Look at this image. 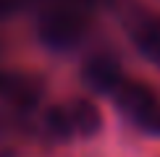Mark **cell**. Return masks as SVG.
Here are the masks:
<instances>
[{
  "instance_id": "2",
  "label": "cell",
  "mask_w": 160,
  "mask_h": 157,
  "mask_svg": "<svg viewBox=\"0 0 160 157\" xmlns=\"http://www.w3.org/2000/svg\"><path fill=\"white\" fill-rule=\"evenodd\" d=\"M48 126L58 136H89L100 128V110L89 100H71L50 110Z\"/></svg>"
},
{
  "instance_id": "6",
  "label": "cell",
  "mask_w": 160,
  "mask_h": 157,
  "mask_svg": "<svg viewBox=\"0 0 160 157\" xmlns=\"http://www.w3.org/2000/svg\"><path fill=\"white\" fill-rule=\"evenodd\" d=\"M5 94H8V100L16 105V107H29V105L37 102L39 87L32 78L16 76V78H11V81H5Z\"/></svg>"
},
{
  "instance_id": "4",
  "label": "cell",
  "mask_w": 160,
  "mask_h": 157,
  "mask_svg": "<svg viewBox=\"0 0 160 157\" xmlns=\"http://www.w3.org/2000/svg\"><path fill=\"white\" fill-rule=\"evenodd\" d=\"M131 37H134L137 47L150 58L160 63V13H147L139 16L131 24Z\"/></svg>"
},
{
  "instance_id": "5",
  "label": "cell",
  "mask_w": 160,
  "mask_h": 157,
  "mask_svg": "<svg viewBox=\"0 0 160 157\" xmlns=\"http://www.w3.org/2000/svg\"><path fill=\"white\" fill-rule=\"evenodd\" d=\"M84 76L89 78V84H95L97 89H116V84L121 81L118 65L113 63L110 58H95V60H89Z\"/></svg>"
},
{
  "instance_id": "3",
  "label": "cell",
  "mask_w": 160,
  "mask_h": 157,
  "mask_svg": "<svg viewBox=\"0 0 160 157\" xmlns=\"http://www.w3.org/2000/svg\"><path fill=\"white\" fill-rule=\"evenodd\" d=\"M116 100L118 105L134 118L137 123H142V126H160V107H158V100L155 94L144 87V84H137V81H118L116 84Z\"/></svg>"
},
{
  "instance_id": "7",
  "label": "cell",
  "mask_w": 160,
  "mask_h": 157,
  "mask_svg": "<svg viewBox=\"0 0 160 157\" xmlns=\"http://www.w3.org/2000/svg\"><path fill=\"white\" fill-rule=\"evenodd\" d=\"M24 3H29V0H0V13H11L16 8H21Z\"/></svg>"
},
{
  "instance_id": "1",
  "label": "cell",
  "mask_w": 160,
  "mask_h": 157,
  "mask_svg": "<svg viewBox=\"0 0 160 157\" xmlns=\"http://www.w3.org/2000/svg\"><path fill=\"white\" fill-rule=\"evenodd\" d=\"M89 0H52L39 16V37L50 47H74L89 29Z\"/></svg>"
}]
</instances>
